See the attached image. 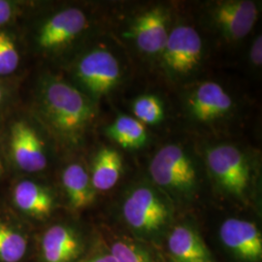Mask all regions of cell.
<instances>
[{"label": "cell", "mask_w": 262, "mask_h": 262, "mask_svg": "<svg viewBox=\"0 0 262 262\" xmlns=\"http://www.w3.org/2000/svg\"><path fill=\"white\" fill-rule=\"evenodd\" d=\"M2 98H3V90H2V88L0 85V103L2 101Z\"/></svg>", "instance_id": "484cf974"}, {"label": "cell", "mask_w": 262, "mask_h": 262, "mask_svg": "<svg viewBox=\"0 0 262 262\" xmlns=\"http://www.w3.org/2000/svg\"><path fill=\"white\" fill-rule=\"evenodd\" d=\"M28 249L26 235L15 226L0 222V262H19Z\"/></svg>", "instance_id": "d6986e66"}, {"label": "cell", "mask_w": 262, "mask_h": 262, "mask_svg": "<svg viewBox=\"0 0 262 262\" xmlns=\"http://www.w3.org/2000/svg\"><path fill=\"white\" fill-rule=\"evenodd\" d=\"M18 49L7 32L0 31V75H9L19 66Z\"/></svg>", "instance_id": "7402d4cb"}, {"label": "cell", "mask_w": 262, "mask_h": 262, "mask_svg": "<svg viewBox=\"0 0 262 262\" xmlns=\"http://www.w3.org/2000/svg\"><path fill=\"white\" fill-rule=\"evenodd\" d=\"M61 180L68 202L73 209H84L94 202L95 189L83 165L69 164L64 169Z\"/></svg>", "instance_id": "2e32d148"}, {"label": "cell", "mask_w": 262, "mask_h": 262, "mask_svg": "<svg viewBox=\"0 0 262 262\" xmlns=\"http://www.w3.org/2000/svg\"><path fill=\"white\" fill-rule=\"evenodd\" d=\"M122 159L120 152L112 148L98 150L90 174L95 190L107 191L117 185L121 178Z\"/></svg>", "instance_id": "e0dca14e"}, {"label": "cell", "mask_w": 262, "mask_h": 262, "mask_svg": "<svg viewBox=\"0 0 262 262\" xmlns=\"http://www.w3.org/2000/svg\"><path fill=\"white\" fill-rule=\"evenodd\" d=\"M188 110L198 122H211L230 112L233 103L225 89L215 82L198 85L188 98Z\"/></svg>", "instance_id": "8fae6325"}, {"label": "cell", "mask_w": 262, "mask_h": 262, "mask_svg": "<svg viewBox=\"0 0 262 262\" xmlns=\"http://www.w3.org/2000/svg\"><path fill=\"white\" fill-rule=\"evenodd\" d=\"M203 56V42L195 28L178 26L169 31L161 56L165 70L173 78L191 75L200 66Z\"/></svg>", "instance_id": "277c9868"}, {"label": "cell", "mask_w": 262, "mask_h": 262, "mask_svg": "<svg viewBox=\"0 0 262 262\" xmlns=\"http://www.w3.org/2000/svg\"><path fill=\"white\" fill-rule=\"evenodd\" d=\"M12 157L20 170L33 173L47 167L44 142L33 127L25 122L13 124L11 129Z\"/></svg>", "instance_id": "9c48e42d"}, {"label": "cell", "mask_w": 262, "mask_h": 262, "mask_svg": "<svg viewBox=\"0 0 262 262\" xmlns=\"http://www.w3.org/2000/svg\"><path fill=\"white\" fill-rule=\"evenodd\" d=\"M220 237L225 247L245 262H259L262 257V237L252 222L231 217L221 225Z\"/></svg>", "instance_id": "ba28073f"}, {"label": "cell", "mask_w": 262, "mask_h": 262, "mask_svg": "<svg viewBox=\"0 0 262 262\" xmlns=\"http://www.w3.org/2000/svg\"><path fill=\"white\" fill-rule=\"evenodd\" d=\"M250 59L253 66L260 67L262 62V37L261 35L254 39L250 50Z\"/></svg>", "instance_id": "603a6c76"}, {"label": "cell", "mask_w": 262, "mask_h": 262, "mask_svg": "<svg viewBox=\"0 0 262 262\" xmlns=\"http://www.w3.org/2000/svg\"><path fill=\"white\" fill-rule=\"evenodd\" d=\"M85 26L86 17L82 10H62L42 26L38 34V44L46 50L62 47L74 40L84 30Z\"/></svg>", "instance_id": "30bf717a"}, {"label": "cell", "mask_w": 262, "mask_h": 262, "mask_svg": "<svg viewBox=\"0 0 262 262\" xmlns=\"http://www.w3.org/2000/svg\"><path fill=\"white\" fill-rule=\"evenodd\" d=\"M106 134L124 149H139L148 140L145 125L135 118L121 115L106 127Z\"/></svg>", "instance_id": "ac0fdd59"}, {"label": "cell", "mask_w": 262, "mask_h": 262, "mask_svg": "<svg viewBox=\"0 0 262 262\" xmlns=\"http://www.w3.org/2000/svg\"><path fill=\"white\" fill-rule=\"evenodd\" d=\"M82 262H117L110 253H100L84 259Z\"/></svg>", "instance_id": "d4e9b609"}, {"label": "cell", "mask_w": 262, "mask_h": 262, "mask_svg": "<svg viewBox=\"0 0 262 262\" xmlns=\"http://www.w3.org/2000/svg\"><path fill=\"white\" fill-rule=\"evenodd\" d=\"M132 35L141 52L147 55H161L169 35L168 15L156 7L141 14L132 28Z\"/></svg>", "instance_id": "7c38bea8"}, {"label": "cell", "mask_w": 262, "mask_h": 262, "mask_svg": "<svg viewBox=\"0 0 262 262\" xmlns=\"http://www.w3.org/2000/svg\"><path fill=\"white\" fill-rule=\"evenodd\" d=\"M2 173H3V166H2V162H1V159H0V177H1Z\"/></svg>", "instance_id": "4316f807"}, {"label": "cell", "mask_w": 262, "mask_h": 262, "mask_svg": "<svg viewBox=\"0 0 262 262\" xmlns=\"http://www.w3.org/2000/svg\"><path fill=\"white\" fill-rule=\"evenodd\" d=\"M13 201L26 215L35 219H45L54 210L55 199L52 192L37 183L24 180L13 190Z\"/></svg>", "instance_id": "9a60e30c"}, {"label": "cell", "mask_w": 262, "mask_h": 262, "mask_svg": "<svg viewBox=\"0 0 262 262\" xmlns=\"http://www.w3.org/2000/svg\"><path fill=\"white\" fill-rule=\"evenodd\" d=\"M41 106L53 129L70 142L81 138L95 116L92 100L75 86L58 79L45 81Z\"/></svg>", "instance_id": "6da1fadb"}, {"label": "cell", "mask_w": 262, "mask_h": 262, "mask_svg": "<svg viewBox=\"0 0 262 262\" xmlns=\"http://www.w3.org/2000/svg\"><path fill=\"white\" fill-rule=\"evenodd\" d=\"M122 211L125 224L134 234L146 240L157 239L162 234L173 215L165 195L146 185L131 189L123 200Z\"/></svg>", "instance_id": "7a4b0ae2"}, {"label": "cell", "mask_w": 262, "mask_h": 262, "mask_svg": "<svg viewBox=\"0 0 262 262\" xmlns=\"http://www.w3.org/2000/svg\"><path fill=\"white\" fill-rule=\"evenodd\" d=\"M42 262H74L83 252V241L75 229L67 225L49 227L41 239Z\"/></svg>", "instance_id": "4fadbf2b"}, {"label": "cell", "mask_w": 262, "mask_h": 262, "mask_svg": "<svg viewBox=\"0 0 262 262\" xmlns=\"http://www.w3.org/2000/svg\"><path fill=\"white\" fill-rule=\"evenodd\" d=\"M211 17L223 37L238 41L252 31L258 17V7L250 0L220 1L213 6Z\"/></svg>", "instance_id": "52a82bcc"}, {"label": "cell", "mask_w": 262, "mask_h": 262, "mask_svg": "<svg viewBox=\"0 0 262 262\" xmlns=\"http://www.w3.org/2000/svg\"><path fill=\"white\" fill-rule=\"evenodd\" d=\"M167 247L174 262H211L205 244L188 225H177L170 231Z\"/></svg>", "instance_id": "5bb4252c"}, {"label": "cell", "mask_w": 262, "mask_h": 262, "mask_svg": "<svg viewBox=\"0 0 262 262\" xmlns=\"http://www.w3.org/2000/svg\"><path fill=\"white\" fill-rule=\"evenodd\" d=\"M207 165L226 192L242 197L250 184V166L243 152L232 145H217L207 150Z\"/></svg>", "instance_id": "5b68a950"}, {"label": "cell", "mask_w": 262, "mask_h": 262, "mask_svg": "<svg viewBox=\"0 0 262 262\" xmlns=\"http://www.w3.org/2000/svg\"><path fill=\"white\" fill-rule=\"evenodd\" d=\"M13 14L12 6L8 1L0 0V26L9 21Z\"/></svg>", "instance_id": "cb8c5ba5"}, {"label": "cell", "mask_w": 262, "mask_h": 262, "mask_svg": "<svg viewBox=\"0 0 262 262\" xmlns=\"http://www.w3.org/2000/svg\"><path fill=\"white\" fill-rule=\"evenodd\" d=\"M110 253L117 262H156L145 249L127 240L114 242Z\"/></svg>", "instance_id": "44dd1931"}, {"label": "cell", "mask_w": 262, "mask_h": 262, "mask_svg": "<svg viewBox=\"0 0 262 262\" xmlns=\"http://www.w3.org/2000/svg\"><path fill=\"white\" fill-rule=\"evenodd\" d=\"M76 76L90 94L100 96L110 93L118 84L122 70L119 60L111 52L95 49L80 59Z\"/></svg>", "instance_id": "8992f818"}, {"label": "cell", "mask_w": 262, "mask_h": 262, "mask_svg": "<svg viewBox=\"0 0 262 262\" xmlns=\"http://www.w3.org/2000/svg\"><path fill=\"white\" fill-rule=\"evenodd\" d=\"M134 118L143 124H158L164 118L163 104L158 96L144 94L138 96L132 103Z\"/></svg>", "instance_id": "ffe728a7"}, {"label": "cell", "mask_w": 262, "mask_h": 262, "mask_svg": "<svg viewBox=\"0 0 262 262\" xmlns=\"http://www.w3.org/2000/svg\"><path fill=\"white\" fill-rule=\"evenodd\" d=\"M149 171L154 183L174 197L189 199L196 192V165L190 155L179 145L162 147L151 159Z\"/></svg>", "instance_id": "3957f363"}]
</instances>
